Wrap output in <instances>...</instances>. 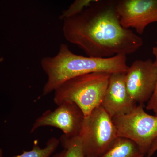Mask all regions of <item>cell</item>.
<instances>
[{
	"mask_svg": "<svg viewBox=\"0 0 157 157\" xmlns=\"http://www.w3.org/2000/svg\"><path fill=\"white\" fill-rule=\"evenodd\" d=\"M157 151V137L153 142L147 154V157H151Z\"/></svg>",
	"mask_w": 157,
	"mask_h": 157,
	"instance_id": "15",
	"label": "cell"
},
{
	"mask_svg": "<svg viewBox=\"0 0 157 157\" xmlns=\"http://www.w3.org/2000/svg\"><path fill=\"white\" fill-rule=\"evenodd\" d=\"M59 140L66 151L64 157H93L85 155L79 136L68 137L63 135Z\"/></svg>",
	"mask_w": 157,
	"mask_h": 157,
	"instance_id": "12",
	"label": "cell"
},
{
	"mask_svg": "<svg viewBox=\"0 0 157 157\" xmlns=\"http://www.w3.org/2000/svg\"><path fill=\"white\" fill-rule=\"evenodd\" d=\"M145 154L133 140L118 137L109 149L101 157H144Z\"/></svg>",
	"mask_w": 157,
	"mask_h": 157,
	"instance_id": "10",
	"label": "cell"
},
{
	"mask_svg": "<svg viewBox=\"0 0 157 157\" xmlns=\"http://www.w3.org/2000/svg\"><path fill=\"white\" fill-rule=\"evenodd\" d=\"M157 80V67L150 59L135 61L126 72L127 89L138 104L149 101L154 92Z\"/></svg>",
	"mask_w": 157,
	"mask_h": 157,
	"instance_id": "7",
	"label": "cell"
},
{
	"mask_svg": "<svg viewBox=\"0 0 157 157\" xmlns=\"http://www.w3.org/2000/svg\"><path fill=\"white\" fill-rule=\"evenodd\" d=\"M60 143L56 137L50 138L44 148H41L37 142L34 144L33 148L29 151H24L21 154L11 157H50Z\"/></svg>",
	"mask_w": 157,
	"mask_h": 157,
	"instance_id": "11",
	"label": "cell"
},
{
	"mask_svg": "<svg viewBox=\"0 0 157 157\" xmlns=\"http://www.w3.org/2000/svg\"><path fill=\"white\" fill-rule=\"evenodd\" d=\"M84 116L81 109L73 102L65 101L54 110H48L35 121L30 133L39 128L52 127L61 130L66 137L78 136Z\"/></svg>",
	"mask_w": 157,
	"mask_h": 157,
	"instance_id": "6",
	"label": "cell"
},
{
	"mask_svg": "<svg viewBox=\"0 0 157 157\" xmlns=\"http://www.w3.org/2000/svg\"><path fill=\"white\" fill-rule=\"evenodd\" d=\"M117 3V0L94 2L78 14L65 18V39L88 56L107 58L135 53L143 45V39L121 25Z\"/></svg>",
	"mask_w": 157,
	"mask_h": 157,
	"instance_id": "1",
	"label": "cell"
},
{
	"mask_svg": "<svg viewBox=\"0 0 157 157\" xmlns=\"http://www.w3.org/2000/svg\"><path fill=\"white\" fill-rule=\"evenodd\" d=\"M65 153H66V151L63 149L62 151L58 153H57L53 157H64Z\"/></svg>",
	"mask_w": 157,
	"mask_h": 157,
	"instance_id": "16",
	"label": "cell"
},
{
	"mask_svg": "<svg viewBox=\"0 0 157 157\" xmlns=\"http://www.w3.org/2000/svg\"><path fill=\"white\" fill-rule=\"evenodd\" d=\"M118 137L131 139L147 155L157 137V116L147 113L144 104H138L127 113L112 118Z\"/></svg>",
	"mask_w": 157,
	"mask_h": 157,
	"instance_id": "5",
	"label": "cell"
},
{
	"mask_svg": "<svg viewBox=\"0 0 157 157\" xmlns=\"http://www.w3.org/2000/svg\"><path fill=\"white\" fill-rule=\"evenodd\" d=\"M126 73H111L101 106L113 118L127 113L137 106L128 91Z\"/></svg>",
	"mask_w": 157,
	"mask_h": 157,
	"instance_id": "9",
	"label": "cell"
},
{
	"mask_svg": "<svg viewBox=\"0 0 157 157\" xmlns=\"http://www.w3.org/2000/svg\"><path fill=\"white\" fill-rule=\"evenodd\" d=\"M100 1L101 0H74L67 9L62 11L59 18L63 21L65 18L76 15L87 7L90 3Z\"/></svg>",
	"mask_w": 157,
	"mask_h": 157,
	"instance_id": "13",
	"label": "cell"
},
{
	"mask_svg": "<svg viewBox=\"0 0 157 157\" xmlns=\"http://www.w3.org/2000/svg\"><path fill=\"white\" fill-rule=\"evenodd\" d=\"M111 74L94 72L70 78L54 91V103L58 106L65 101L73 102L87 116L101 106Z\"/></svg>",
	"mask_w": 157,
	"mask_h": 157,
	"instance_id": "3",
	"label": "cell"
},
{
	"mask_svg": "<svg viewBox=\"0 0 157 157\" xmlns=\"http://www.w3.org/2000/svg\"><path fill=\"white\" fill-rule=\"evenodd\" d=\"M86 155L101 157L118 137L112 118L102 106L84 117L78 135Z\"/></svg>",
	"mask_w": 157,
	"mask_h": 157,
	"instance_id": "4",
	"label": "cell"
},
{
	"mask_svg": "<svg viewBox=\"0 0 157 157\" xmlns=\"http://www.w3.org/2000/svg\"><path fill=\"white\" fill-rule=\"evenodd\" d=\"M116 11L124 28L142 35L146 27L157 22V0H117Z\"/></svg>",
	"mask_w": 157,
	"mask_h": 157,
	"instance_id": "8",
	"label": "cell"
},
{
	"mask_svg": "<svg viewBox=\"0 0 157 157\" xmlns=\"http://www.w3.org/2000/svg\"><path fill=\"white\" fill-rule=\"evenodd\" d=\"M40 64L47 76L42 90L43 96L54 92L64 82L76 76L94 72L126 73L129 67L126 55L107 58L84 56L73 53L64 43L60 45L56 55L44 57Z\"/></svg>",
	"mask_w": 157,
	"mask_h": 157,
	"instance_id": "2",
	"label": "cell"
},
{
	"mask_svg": "<svg viewBox=\"0 0 157 157\" xmlns=\"http://www.w3.org/2000/svg\"><path fill=\"white\" fill-rule=\"evenodd\" d=\"M152 52L155 57V61L154 63L157 69V43L156 45L153 47ZM146 108L147 110H152L155 115L157 116V80L154 92L149 101L147 102Z\"/></svg>",
	"mask_w": 157,
	"mask_h": 157,
	"instance_id": "14",
	"label": "cell"
}]
</instances>
